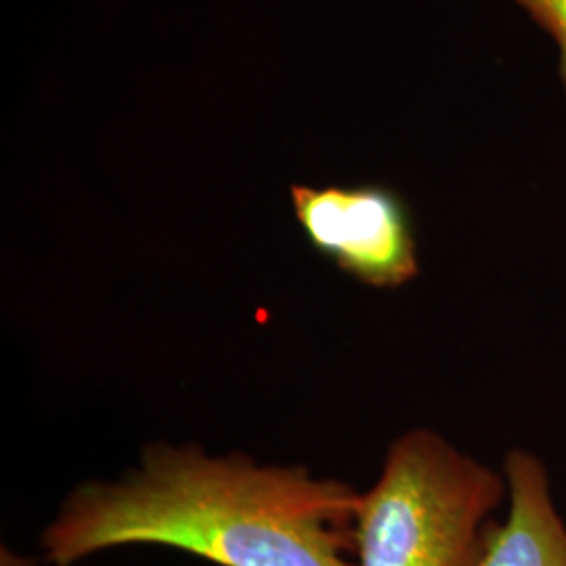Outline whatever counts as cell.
<instances>
[{
    "instance_id": "obj_1",
    "label": "cell",
    "mask_w": 566,
    "mask_h": 566,
    "mask_svg": "<svg viewBox=\"0 0 566 566\" xmlns=\"http://www.w3.org/2000/svg\"><path fill=\"white\" fill-rule=\"evenodd\" d=\"M359 500L304 468L158 443L118 481L74 489L42 531V556L76 566L114 547L166 546L221 566H355Z\"/></svg>"
},
{
    "instance_id": "obj_2",
    "label": "cell",
    "mask_w": 566,
    "mask_h": 566,
    "mask_svg": "<svg viewBox=\"0 0 566 566\" xmlns=\"http://www.w3.org/2000/svg\"><path fill=\"white\" fill-rule=\"evenodd\" d=\"M507 481L430 430L397 439L355 518L357 566H479Z\"/></svg>"
},
{
    "instance_id": "obj_3",
    "label": "cell",
    "mask_w": 566,
    "mask_h": 566,
    "mask_svg": "<svg viewBox=\"0 0 566 566\" xmlns=\"http://www.w3.org/2000/svg\"><path fill=\"white\" fill-rule=\"evenodd\" d=\"M306 242L346 275L371 287H399L418 271V243L403 198L385 185H292Z\"/></svg>"
},
{
    "instance_id": "obj_4",
    "label": "cell",
    "mask_w": 566,
    "mask_h": 566,
    "mask_svg": "<svg viewBox=\"0 0 566 566\" xmlns=\"http://www.w3.org/2000/svg\"><path fill=\"white\" fill-rule=\"evenodd\" d=\"M510 507L489 526L479 566H566V525L554 506L544 464L525 451L506 460Z\"/></svg>"
},
{
    "instance_id": "obj_5",
    "label": "cell",
    "mask_w": 566,
    "mask_h": 566,
    "mask_svg": "<svg viewBox=\"0 0 566 566\" xmlns=\"http://www.w3.org/2000/svg\"><path fill=\"white\" fill-rule=\"evenodd\" d=\"M537 21L560 49V78L566 93V0H514Z\"/></svg>"
},
{
    "instance_id": "obj_6",
    "label": "cell",
    "mask_w": 566,
    "mask_h": 566,
    "mask_svg": "<svg viewBox=\"0 0 566 566\" xmlns=\"http://www.w3.org/2000/svg\"><path fill=\"white\" fill-rule=\"evenodd\" d=\"M2 566H34V560L18 556V554L9 552L7 547H2Z\"/></svg>"
}]
</instances>
